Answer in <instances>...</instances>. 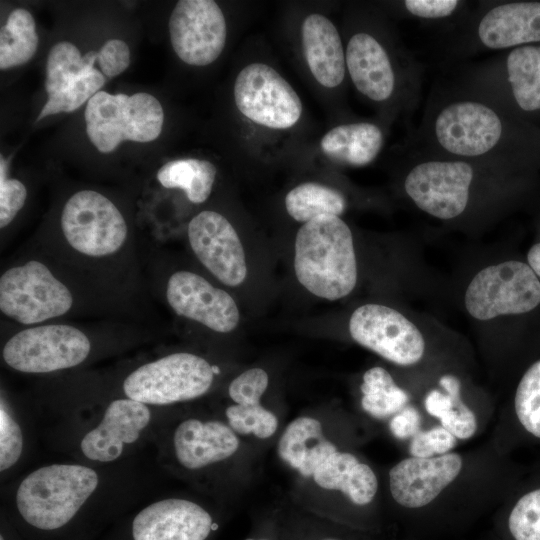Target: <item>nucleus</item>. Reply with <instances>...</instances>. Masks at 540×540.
I'll return each instance as SVG.
<instances>
[{"instance_id":"nucleus-1","label":"nucleus","mask_w":540,"mask_h":540,"mask_svg":"<svg viewBox=\"0 0 540 540\" xmlns=\"http://www.w3.org/2000/svg\"><path fill=\"white\" fill-rule=\"evenodd\" d=\"M411 146L428 153L478 162L500 170H540V125L449 83L430 92Z\"/></svg>"},{"instance_id":"nucleus-2","label":"nucleus","mask_w":540,"mask_h":540,"mask_svg":"<svg viewBox=\"0 0 540 540\" xmlns=\"http://www.w3.org/2000/svg\"><path fill=\"white\" fill-rule=\"evenodd\" d=\"M346 68L359 93L395 112L414 113L422 95L423 67L404 49L390 48L368 30L351 35L345 48Z\"/></svg>"},{"instance_id":"nucleus-3","label":"nucleus","mask_w":540,"mask_h":540,"mask_svg":"<svg viewBox=\"0 0 540 540\" xmlns=\"http://www.w3.org/2000/svg\"><path fill=\"white\" fill-rule=\"evenodd\" d=\"M403 190L422 212L444 221L465 216L481 184L508 172L484 164L425 152L411 146ZM512 173V172H511Z\"/></svg>"},{"instance_id":"nucleus-4","label":"nucleus","mask_w":540,"mask_h":540,"mask_svg":"<svg viewBox=\"0 0 540 540\" xmlns=\"http://www.w3.org/2000/svg\"><path fill=\"white\" fill-rule=\"evenodd\" d=\"M294 270L310 293L338 300L352 292L357 282V262L349 226L334 215H321L298 230Z\"/></svg>"},{"instance_id":"nucleus-5","label":"nucleus","mask_w":540,"mask_h":540,"mask_svg":"<svg viewBox=\"0 0 540 540\" xmlns=\"http://www.w3.org/2000/svg\"><path fill=\"white\" fill-rule=\"evenodd\" d=\"M455 83L522 120L540 125V43L467 65Z\"/></svg>"},{"instance_id":"nucleus-6","label":"nucleus","mask_w":540,"mask_h":540,"mask_svg":"<svg viewBox=\"0 0 540 540\" xmlns=\"http://www.w3.org/2000/svg\"><path fill=\"white\" fill-rule=\"evenodd\" d=\"M444 32L451 58L540 43V0L483 1Z\"/></svg>"},{"instance_id":"nucleus-7","label":"nucleus","mask_w":540,"mask_h":540,"mask_svg":"<svg viewBox=\"0 0 540 540\" xmlns=\"http://www.w3.org/2000/svg\"><path fill=\"white\" fill-rule=\"evenodd\" d=\"M98 483L96 471L83 465L43 466L28 474L19 484L17 509L31 526L55 530L76 515Z\"/></svg>"},{"instance_id":"nucleus-8","label":"nucleus","mask_w":540,"mask_h":540,"mask_svg":"<svg viewBox=\"0 0 540 540\" xmlns=\"http://www.w3.org/2000/svg\"><path fill=\"white\" fill-rule=\"evenodd\" d=\"M86 133L102 153L114 151L123 141L150 142L162 131L164 112L151 94L97 92L84 112Z\"/></svg>"},{"instance_id":"nucleus-9","label":"nucleus","mask_w":540,"mask_h":540,"mask_svg":"<svg viewBox=\"0 0 540 540\" xmlns=\"http://www.w3.org/2000/svg\"><path fill=\"white\" fill-rule=\"evenodd\" d=\"M214 374L213 366L204 358L173 353L131 372L123 382V391L127 398L146 405H168L205 394Z\"/></svg>"},{"instance_id":"nucleus-10","label":"nucleus","mask_w":540,"mask_h":540,"mask_svg":"<svg viewBox=\"0 0 540 540\" xmlns=\"http://www.w3.org/2000/svg\"><path fill=\"white\" fill-rule=\"evenodd\" d=\"M464 300L469 314L479 320L527 315L540 307V279L527 262L507 260L479 271Z\"/></svg>"},{"instance_id":"nucleus-11","label":"nucleus","mask_w":540,"mask_h":540,"mask_svg":"<svg viewBox=\"0 0 540 540\" xmlns=\"http://www.w3.org/2000/svg\"><path fill=\"white\" fill-rule=\"evenodd\" d=\"M68 288L39 261L8 269L0 278V309L22 324H36L69 311Z\"/></svg>"},{"instance_id":"nucleus-12","label":"nucleus","mask_w":540,"mask_h":540,"mask_svg":"<svg viewBox=\"0 0 540 540\" xmlns=\"http://www.w3.org/2000/svg\"><path fill=\"white\" fill-rule=\"evenodd\" d=\"M233 94L239 112L259 126L288 129L302 114V102L296 91L265 63L246 65L235 79Z\"/></svg>"},{"instance_id":"nucleus-13","label":"nucleus","mask_w":540,"mask_h":540,"mask_svg":"<svg viewBox=\"0 0 540 540\" xmlns=\"http://www.w3.org/2000/svg\"><path fill=\"white\" fill-rule=\"evenodd\" d=\"M91 344L79 329L69 325H44L25 329L5 344L7 365L24 373H48L71 368L89 355Z\"/></svg>"},{"instance_id":"nucleus-14","label":"nucleus","mask_w":540,"mask_h":540,"mask_svg":"<svg viewBox=\"0 0 540 540\" xmlns=\"http://www.w3.org/2000/svg\"><path fill=\"white\" fill-rule=\"evenodd\" d=\"M61 228L75 250L93 257L115 253L127 236L126 222L117 207L92 190L79 191L68 199Z\"/></svg>"},{"instance_id":"nucleus-15","label":"nucleus","mask_w":540,"mask_h":540,"mask_svg":"<svg viewBox=\"0 0 540 540\" xmlns=\"http://www.w3.org/2000/svg\"><path fill=\"white\" fill-rule=\"evenodd\" d=\"M355 342L401 366L417 363L425 342L419 329L397 310L379 304L358 307L349 320Z\"/></svg>"},{"instance_id":"nucleus-16","label":"nucleus","mask_w":540,"mask_h":540,"mask_svg":"<svg viewBox=\"0 0 540 540\" xmlns=\"http://www.w3.org/2000/svg\"><path fill=\"white\" fill-rule=\"evenodd\" d=\"M169 34L180 60L192 66H206L222 53L227 25L215 1L181 0L171 12Z\"/></svg>"},{"instance_id":"nucleus-17","label":"nucleus","mask_w":540,"mask_h":540,"mask_svg":"<svg viewBox=\"0 0 540 540\" xmlns=\"http://www.w3.org/2000/svg\"><path fill=\"white\" fill-rule=\"evenodd\" d=\"M188 239L199 261L223 284L240 285L247 276L241 240L220 213L205 210L192 218Z\"/></svg>"},{"instance_id":"nucleus-18","label":"nucleus","mask_w":540,"mask_h":540,"mask_svg":"<svg viewBox=\"0 0 540 540\" xmlns=\"http://www.w3.org/2000/svg\"><path fill=\"white\" fill-rule=\"evenodd\" d=\"M166 297L176 314L216 332H231L239 323V309L229 293L195 273L178 271L171 275Z\"/></svg>"},{"instance_id":"nucleus-19","label":"nucleus","mask_w":540,"mask_h":540,"mask_svg":"<svg viewBox=\"0 0 540 540\" xmlns=\"http://www.w3.org/2000/svg\"><path fill=\"white\" fill-rule=\"evenodd\" d=\"M462 467L463 460L457 453L405 458L389 471L391 495L405 508L424 507L458 477Z\"/></svg>"},{"instance_id":"nucleus-20","label":"nucleus","mask_w":540,"mask_h":540,"mask_svg":"<svg viewBox=\"0 0 540 540\" xmlns=\"http://www.w3.org/2000/svg\"><path fill=\"white\" fill-rule=\"evenodd\" d=\"M150 419L151 412L146 404L129 398L114 400L107 406L100 423L81 440V451L92 461H115L126 445L139 439Z\"/></svg>"},{"instance_id":"nucleus-21","label":"nucleus","mask_w":540,"mask_h":540,"mask_svg":"<svg viewBox=\"0 0 540 540\" xmlns=\"http://www.w3.org/2000/svg\"><path fill=\"white\" fill-rule=\"evenodd\" d=\"M211 529L212 518L205 509L177 498L148 505L132 522L134 540H205Z\"/></svg>"},{"instance_id":"nucleus-22","label":"nucleus","mask_w":540,"mask_h":540,"mask_svg":"<svg viewBox=\"0 0 540 540\" xmlns=\"http://www.w3.org/2000/svg\"><path fill=\"white\" fill-rule=\"evenodd\" d=\"M173 446L183 467L200 469L232 456L239 447V439L233 429L222 422L190 418L175 429Z\"/></svg>"},{"instance_id":"nucleus-23","label":"nucleus","mask_w":540,"mask_h":540,"mask_svg":"<svg viewBox=\"0 0 540 540\" xmlns=\"http://www.w3.org/2000/svg\"><path fill=\"white\" fill-rule=\"evenodd\" d=\"M302 48L306 63L319 84L340 86L346 75L345 50L336 26L322 14L308 15L301 27Z\"/></svg>"},{"instance_id":"nucleus-24","label":"nucleus","mask_w":540,"mask_h":540,"mask_svg":"<svg viewBox=\"0 0 540 540\" xmlns=\"http://www.w3.org/2000/svg\"><path fill=\"white\" fill-rule=\"evenodd\" d=\"M384 141V131L378 124L361 121L333 127L322 137L320 148L331 161L362 167L377 158Z\"/></svg>"},{"instance_id":"nucleus-25","label":"nucleus","mask_w":540,"mask_h":540,"mask_svg":"<svg viewBox=\"0 0 540 540\" xmlns=\"http://www.w3.org/2000/svg\"><path fill=\"white\" fill-rule=\"evenodd\" d=\"M280 458L305 477L313 476L316 468L337 447L323 434L321 423L312 417L302 416L293 420L278 442Z\"/></svg>"},{"instance_id":"nucleus-26","label":"nucleus","mask_w":540,"mask_h":540,"mask_svg":"<svg viewBox=\"0 0 540 540\" xmlns=\"http://www.w3.org/2000/svg\"><path fill=\"white\" fill-rule=\"evenodd\" d=\"M313 479L324 489L341 491L356 505L370 503L378 489L377 477L367 464L338 450L316 468Z\"/></svg>"},{"instance_id":"nucleus-27","label":"nucleus","mask_w":540,"mask_h":540,"mask_svg":"<svg viewBox=\"0 0 540 540\" xmlns=\"http://www.w3.org/2000/svg\"><path fill=\"white\" fill-rule=\"evenodd\" d=\"M439 385L445 393L431 390L424 399L428 414L436 417L440 425L457 439H469L477 430L474 412L461 399L460 380L451 374L440 377Z\"/></svg>"},{"instance_id":"nucleus-28","label":"nucleus","mask_w":540,"mask_h":540,"mask_svg":"<svg viewBox=\"0 0 540 540\" xmlns=\"http://www.w3.org/2000/svg\"><path fill=\"white\" fill-rule=\"evenodd\" d=\"M96 60L95 51L82 56L80 50L70 42L55 44L46 62L45 90L48 99L60 97L70 90L84 74L94 68Z\"/></svg>"},{"instance_id":"nucleus-29","label":"nucleus","mask_w":540,"mask_h":540,"mask_svg":"<svg viewBox=\"0 0 540 540\" xmlns=\"http://www.w3.org/2000/svg\"><path fill=\"white\" fill-rule=\"evenodd\" d=\"M216 167L207 160L186 158L170 161L157 172V179L165 188L182 189L192 203H203L211 194Z\"/></svg>"},{"instance_id":"nucleus-30","label":"nucleus","mask_w":540,"mask_h":540,"mask_svg":"<svg viewBox=\"0 0 540 540\" xmlns=\"http://www.w3.org/2000/svg\"><path fill=\"white\" fill-rule=\"evenodd\" d=\"M346 206L341 192L316 182L301 183L285 196L287 213L303 224L321 215L340 216Z\"/></svg>"},{"instance_id":"nucleus-31","label":"nucleus","mask_w":540,"mask_h":540,"mask_svg":"<svg viewBox=\"0 0 540 540\" xmlns=\"http://www.w3.org/2000/svg\"><path fill=\"white\" fill-rule=\"evenodd\" d=\"M38 47L36 24L25 9L13 10L0 32V69L21 66L32 59Z\"/></svg>"},{"instance_id":"nucleus-32","label":"nucleus","mask_w":540,"mask_h":540,"mask_svg":"<svg viewBox=\"0 0 540 540\" xmlns=\"http://www.w3.org/2000/svg\"><path fill=\"white\" fill-rule=\"evenodd\" d=\"M361 406L372 417L383 419L407 406L409 395L382 367H372L363 375Z\"/></svg>"},{"instance_id":"nucleus-33","label":"nucleus","mask_w":540,"mask_h":540,"mask_svg":"<svg viewBox=\"0 0 540 540\" xmlns=\"http://www.w3.org/2000/svg\"><path fill=\"white\" fill-rule=\"evenodd\" d=\"M513 411L522 433L540 440V357L522 373L514 393Z\"/></svg>"},{"instance_id":"nucleus-34","label":"nucleus","mask_w":540,"mask_h":540,"mask_svg":"<svg viewBox=\"0 0 540 540\" xmlns=\"http://www.w3.org/2000/svg\"><path fill=\"white\" fill-rule=\"evenodd\" d=\"M398 5L413 20L439 25L444 31L456 25L470 11L469 2L461 0H404Z\"/></svg>"},{"instance_id":"nucleus-35","label":"nucleus","mask_w":540,"mask_h":540,"mask_svg":"<svg viewBox=\"0 0 540 540\" xmlns=\"http://www.w3.org/2000/svg\"><path fill=\"white\" fill-rule=\"evenodd\" d=\"M511 540H540V483L527 488L507 516Z\"/></svg>"},{"instance_id":"nucleus-36","label":"nucleus","mask_w":540,"mask_h":540,"mask_svg":"<svg viewBox=\"0 0 540 540\" xmlns=\"http://www.w3.org/2000/svg\"><path fill=\"white\" fill-rule=\"evenodd\" d=\"M226 417L234 432L241 435L254 434L261 439L271 437L278 427L277 417L260 403L231 405L226 409Z\"/></svg>"},{"instance_id":"nucleus-37","label":"nucleus","mask_w":540,"mask_h":540,"mask_svg":"<svg viewBox=\"0 0 540 540\" xmlns=\"http://www.w3.org/2000/svg\"><path fill=\"white\" fill-rule=\"evenodd\" d=\"M105 83L104 75L93 68L84 74L77 83L66 93L55 99H48L41 109L36 121L46 116L72 112L78 109L84 102L89 101Z\"/></svg>"},{"instance_id":"nucleus-38","label":"nucleus","mask_w":540,"mask_h":540,"mask_svg":"<svg viewBox=\"0 0 540 540\" xmlns=\"http://www.w3.org/2000/svg\"><path fill=\"white\" fill-rule=\"evenodd\" d=\"M23 449L21 428L4 401L0 407V470L11 468L19 460Z\"/></svg>"},{"instance_id":"nucleus-39","label":"nucleus","mask_w":540,"mask_h":540,"mask_svg":"<svg viewBox=\"0 0 540 540\" xmlns=\"http://www.w3.org/2000/svg\"><path fill=\"white\" fill-rule=\"evenodd\" d=\"M456 443L457 438L440 425L417 432L411 438L409 452L413 457L431 458L449 453Z\"/></svg>"},{"instance_id":"nucleus-40","label":"nucleus","mask_w":540,"mask_h":540,"mask_svg":"<svg viewBox=\"0 0 540 540\" xmlns=\"http://www.w3.org/2000/svg\"><path fill=\"white\" fill-rule=\"evenodd\" d=\"M269 383L268 374L261 368L246 370L229 385L230 398L239 405L259 404Z\"/></svg>"},{"instance_id":"nucleus-41","label":"nucleus","mask_w":540,"mask_h":540,"mask_svg":"<svg viewBox=\"0 0 540 540\" xmlns=\"http://www.w3.org/2000/svg\"><path fill=\"white\" fill-rule=\"evenodd\" d=\"M6 164L1 157L0 179V227L7 226L23 207L27 190L22 182L17 179L5 178Z\"/></svg>"},{"instance_id":"nucleus-42","label":"nucleus","mask_w":540,"mask_h":540,"mask_svg":"<svg viewBox=\"0 0 540 540\" xmlns=\"http://www.w3.org/2000/svg\"><path fill=\"white\" fill-rule=\"evenodd\" d=\"M97 61L104 76L115 77L130 64L129 47L122 40H108L97 52Z\"/></svg>"},{"instance_id":"nucleus-43","label":"nucleus","mask_w":540,"mask_h":540,"mask_svg":"<svg viewBox=\"0 0 540 540\" xmlns=\"http://www.w3.org/2000/svg\"><path fill=\"white\" fill-rule=\"evenodd\" d=\"M421 415L412 406H406L393 415L389 427L392 434L398 439L412 438L420 431Z\"/></svg>"},{"instance_id":"nucleus-44","label":"nucleus","mask_w":540,"mask_h":540,"mask_svg":"<svg viewBox=\"0 0 540 540\" xmlns=\"http://www.w3.org/2000/svg\"><path fill=\"white\" fill-rule=\"evenodd\" d=\"M527 264L540 279V241L531 246L527 253Z\"/></svg>"},{"instance_id":"nucleus-45","label":"nucleus","mask_w":540,"mask_h":540,"mask_svg":"<svg viewBox=\"0 0 540 540\" xmlns=\"http://www.w3.org/2000/svg\"><path fill=\"white\" fill-rule=\"evenodd\" d=\"M0 540H3V537L1 536Z\"/></svg>"},{"instance_id":"nucleus-46","label":"nucleus","mask_w":540,"mask_h":540,"mask_svg":"<svg viewBox=\"0 0 540 540\" xmlns=\"http://www.w3.org/2000/svg\"><path fill=\"white\" fill-rule=\"evenodd\" d=\"M246 540H254V539H246Z\"/></svg>"}]
</instances>
